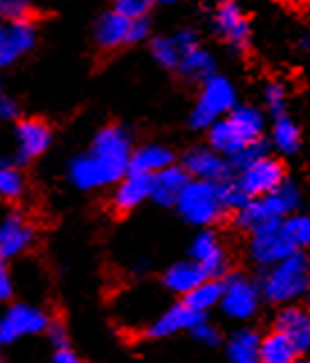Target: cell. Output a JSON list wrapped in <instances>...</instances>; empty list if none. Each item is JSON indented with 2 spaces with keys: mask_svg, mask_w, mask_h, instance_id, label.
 Here are the masks:
<instances>
[{
  "mask_svg": "<svg viewBox=\"0 0 310 363\" xmlns=\"http://www.w3.org/2000/svg\"><path fill=\"white\" fill-rule=\"evenodd\" d=\"M130 133L110 123L96 130L85 153H78L67 164V179L80 192H91L117 185L130 172L132 158Z\"/></svg>",
  "mask_w": 310,
  "mask_h": 363,
  "instance_id": "1",
  "label": "cell"
},
{
  "mask_svg": "<svg viewBox=\"0 0 310 363\" xmlns=\"http://www.w3.org/2000/svg\"><path fill=\"white\" fill-rule=\"evenodd\" d=\"M265 119L263 115L251 106H235L229 115L217 119L208 128L210 147L231 158L246 144L256 140H263Z\"/></svg>",
  "mask_w": 310,
  "mask_h": 363,
  "instance_id": "2",
  "label": "cell"
},
{
  "mask_svg": "<svg viewBox=\"0 0 310 363\" xmlns=\"http://www.w3.org/2000/svg\"><path fill=\"white\" fill-rule=\"evenodd\" d=\"M263 297L276 304H292L310 293V261L302 252H294L283 261L267 267L263 277Z\"/></svg>",
  "mask_w": 310,
  "mask_h": 363,
  "instance_id": "3",
  "label": "cell"
},
{
  "mask_svg": "<svg viewBox=\"0 0 310 363\" xmlns=\"http://www.w3.org/2000/svg\"><path fill=\"white\" fill-rule=\"evenodd\" d=\"M299 206V192L294 185L283 183L276 190L251 196L240 211H235V224L244 231H256L265 224L272 222H283L287 215Z\"/></svg>",
  "mask_w": 310,
  "mask_h": 363,
  "instance_id": "4",
  "label": "cell"
},
{
  "mask_svg": "<svg viewBox=\"0 0 310 363\" xmlns=\"http://www.w3.org/2000/svg\"><path fill=\"white\" fill-rule=\"evenodd\" d=\"M176 208H178L180 217L188 224H194V226L214 224L226 213L219 181L192 179L188 183V188L183 190Z\"/></svg>",
  "mask_w": 310,
  "mask_h": 363,
  "instance_id": "5",
  "label": "cell"
},
{
  "mask_svg": "<svg viewBox=\"0 0 310 363\" xmlns=\"http://www.w3.org/2000/svg\"><path fill=\"white\" fill-rule=\"evenodd\" d=\"M235 87L231 85L229 78L212 74L210 78L203 80L199 99H196L192 115H190V123L199 130H208L217 119L226 117L229 112L235 108Z\"/></svg>",
  "mask_w": 310,
  "mask_h": 363,
  "instance_id": "6",
  "label": "cell"
},
{
  "mask_svg": "<svg viewBox=\"0 0 310 363\" xmlns=\"http://www.w3.org/2000/svg\"><path fill=\"white\" fill-rule=\"evenodd\" d=\"M50 325V315L41 306L16 302L5 308L0 315V347L14 345L18 340L46 334Z\"/></svg>",
  "mask_w": 310,
  "mask_h": 363,
  "instance_id": "7",
  "label": "cell"
},
{
  "mask_svg": "<svg viewBox=\"0 0 310 363\" xmlns=\"http://www.w3.org/2000/svg\"><path fill=\"white\" fill-rule=\"evenodd\" d=\"M283 222H272V224H265L260 229L251 231L249 252L256 263L270 267L278 261H283V258H287L290 254H294L299 249L297 242L292 240V235L287 233Z\"/></svg>",
  "mask_w": 310,
  "mask_h": 363,
  "instance_id": "8",
  "label": "cell"
},
{
  "mask_svg": "<svg viewBox=\"0 0 310 363\" xmlns=\"http://www.w3.org/2000/svg\"><path fill=\"white\" fill-rule=\"evenodd\" d=\"M37 46V28L33 18L3 21L0 23V69L12 67Z\"/></svg>",
  "mask_w": 310,
  "mask_h": 363,
  "instance_id": "9",
  "label": "cell"
},
{
  "mask_svg": "<svg viewBox=\"0 0 310 363\" xmlns=\"http://www.w3.org/2000/svg\"><path fill=\"white\" fill-rule=\"evenodd\" d=\"M212 23H214L217 35H219L231 48L244 50L249 46L251 28L246 16L242 14L240 5H237V0H214Z\"/></svg>",
  "mask_w": 310,
  "mask_h": 363,
  "instance_id": "10",
  "label": "cell"
},
{
  "mask_svg": "<svg viewBox=\"0 0 310 363\" xmlns=\"http://www.w3.org/2000/svg\"><path fill=\"white\" fill-rule=\"evenodd\" d=\"M14 140H16L14 160L18 164H28L41 158L50 149V144H53V130L41 119H18L14 126Z\"/></svg>",
  "mask_w": 310,
  "mask_h": 363,
  "instance_id": "11",
  "label": "cell"
},
{
  "mask_svg": "<svg viewBox=\"0 0 310 363\" xmlns=\"http://www.w3.org/2000/svg\"><path fill=\"white\" fill-rule=\"evenodd\" d=\"M260 293L256 284L242 274H233L224 281V293H222V311L224 315L233 320H246L258 311V302H260Z\"/></svg>",
  "mask_w": 310,
  "mask_h": 363,
  "instance_id": "12",
  "label": "cell"
},
{
  "mask_svg": "<svg viewBox=\"0 0 310 363\" xmlns=\"http://www.w3.org/2000/svg\"><path fill=\"white\" fill-rule=\"evenodd\" d=\"M35 242L37 231L23 213L14 211L0 220V258L12 261V258L23 256L35 247Z\"/></svg>",
  "mask_w": 310,
  "mask_h": 363,
  "instance_id": "13",
  "label": "cell"
},
{
  "mask_svg": "<svg viewBox=\"0 0 310 363\" xmlns=\"http://www.w3.org/2000/svg\"><path fill=\"white\" fill-rule=\"evenodd\" d=\"M240 185L242 190L251 196H260L276 190L278 185L285 183V172H283V164L270 158V155H263L258 158L256 162L246 164L244 169H240Z\"/></svg>",
  "mask_w": 310,
  "mask_h": 363,
  "instance_id": "14",
  "label": "cell"
},
{
  "mask_svg": "<svg viewBox=\"0 0 310 363\" xmlns=\"http://www.w3.org/2000/svg\"><path fill=\"white\" fill-rule=\"evenodd\" d=\"M132 26L135 18L119 14L117 9L101 14L94 23V44L101 50H117L123 46H135L132 41Z\"/></svg>",
  "mask_w": 310,
  "mask_h": 363,
  "instance_id": "15",
  "label": "cell"
},
{
  "mask_svg": "<svg viewBox=\"0 0 310 363\" xmlns=\"http://www.w3.org/2000/svg\"><path fill=\"white\" fill-rule=\"evenodd\" d=\"M183 167L190 172L192 179H203V181H224L231 176V162L226 160V155L217 149H203L196 147L185 153Z\"/></svg>",
  "mask_w": 310,
  "mask_h": 363,
  "instance_id": "16",
  "label": "cell"
},
{
  "mask_svg": "<svg viewBox=\"0 0 310 363\" xmlns=\"http://www.w3.org/2000/svg\"><path fill=\"white\" fill-rule=\"evenodd\" d=\"M151 188H153V176L128 172L115 185V192H112V208L119 213H130L139 208L144 201L151 199Z\"/></svg>",
  "mask_w": 310,
  "mask_h": 363,
  "instance_id": "17",
  "label": "cell"
},
{
  "mask_svg": "<svg viewBox=\"0 0 310 363\" xmlns=\"http://www.w3.org/2000/svg\"><path fill=\"white\" fill-rule=\"evenodd\" d=\"M203 318H205L203 313L194 311L183 299L180 304H173L171 308H167L158 320H155V323L147 329V336L149 338H167V336L178 334V331H192Z\"/></svg>",
  "mask_w": 310,
  "mask_h": 363,
  "instance_id": "18",
  "label": "cell"
},
{
  "mask_svg": "<svg viewBox=\"0 0 310 363\" xmlns=\"http://www.w3.org/2000/svg\"><path fill=\"white\" fill-rule=\"evenodd\" d=\"M192 181L190 172L185 167H178V164H169L167 169H162L158 174H153V188H151V199L169 208V206H176L180 199L183 190L188 188V183Z\"/></svg>",
  "mask_w": 310,
  "mask_h": 363,
  "instance_id": "19",
  "label": "cell"
},
{
  "mask_svg": "<svg viewBox=\"0 0 310 363\" xmlns=\"http://www.w3.org/2000/svg\"><path fill=\"white\" fill-rule=\"evenodd\" d=\"M276 329L297 345L299 354H308L310 352V311L302 306H287L281 311L276 320Z\"/></svg>",
  "mask_w": 310,
  "mask_h": 363,
  "instance_id": "20",
  "label": "cell"
},
{
  "mask_svg": "<svg viewBox=\"0 0 310 363\" xmlns=\"http://www.w3.org/2000/svg\"><path fill=\"white\" fill-rule=\"evenodd\" d=\"M205 279H210V274L205 272V267L196 261V258H192V261H180L171 265L167 272H164L162 284L167 290H171V293L185 297L199 284H203Z\"/></svg>",
  "mask_w": 310,
  "mask_h": 363,
  "instance_id": "21",
  "label": "cell"
},
{
  "mask_svg": "<svg viewBox=\"0 0 310 363\" xmlns=\"http://www.w3.org/2000/svg\"><path fill=\"white\" fill-rule=\"evenodd\" d=\"M192 258H196L212 279H219L226 272L224 247L212 231H201L192 242Z\"/></svg>",
  "mask_w": 310,
  "mask_h": 363,
  "instance_id": "22",
  "label": "cell"
},
{
  "mask_svg": "<svg viewBox=\"0 0 310 363\" xmlns=\"http://www.w3.org/2000/svg\"><path fill=\"white\" fill-rule=\"evenodd\" d=\"M173 164V151L162 147V144H142V147L132 149L130 158V172L139 174H158Z\"/></svg>",
  "mask_w": 310,
  "mask_h": 363,
  "instance_id": "23",
  "label": "cell"
},
{
  "mask_svg": "<svg viewBox=\"0 0 310 363\" xmlns=\"http://www.w3.org/2000/svg\"><path fill=\"white\" fill-rule=\"evenodd\" d=\"M260 343L263 340L258 338L256 331L237 329L226 343V354L233 363H256L260 361Z\"/></svg>",
  "mask_w": 310,
  "mask_h": 363,
  "instance_id": "24",
  "label": "cell"
},
{
  "mask_svg": "<svg viewBox=\"0 0 310 363\" xmlns=\"http://www.w3.org/2000/svg\"><path fill=\"white\" fill-rule=\"evenodd\" d=\"M299 357V350L283 331H272L260 343V361L265 363H292Z\"/></svg>",
  "mask_w": 310,
  "mask_h": 363,
  "instance_id": "25",
  "label": "cell"
},
{
  "mask_svg": "<svg viewBox=\"0 0 310 363\" xmlns=\"http://www.w3.org/2000/svg\"><path fill=\"white\" fill-rule=\"evenodd\" d=\"M176 71H180V74L190 80H205L214 74V57L205 48L194 46L183 53L180 65Z\"/></svg>",
  "mask_w": 310,
  "mask_h": 363,
  "instance_id": "26",
  "label": "cell"
},
{
  "mask_svg": "<svg viewBox=\"0 0 310 363\" xmlns=\"http://www.w3.org/2000/svg\"><path fill=\"white\" fill-rule=\"evenodd\" d=\"M25 194V176L14 160H0V199L14 203Z\"/></svg>",
  "mask_w": 310,
  "mask_h": 363,
  "instance_id": "27",
  "label": "cell"
},
{
  "mask_svg": "<svg viewBox=\"0 0 310 363\" xmlns=\"http://www.w3.org/2000/svg\"><path fill=\"white\" fill-rule=\"evenodd\" d=\"M222 293H224V281L210 277V279H205L203 284L196 286L192 293L185 295V302H188L194 311H199V313L205 315L210 308H214L222 302Z\"/></svg>",
  "mask_w": 310,
  "mask_h": 363,
  "instance_id": "28",
  "label": "cell"
},
{
  "mask_svg": "<svg viewBox=\"0 0 310 363\" xmlns=\"http://www.w3.org/2000/svg\"><path fill=\"white\" fill-rule=\"evenodd\" d=\"M272 140L274 147L281 153H294L302 144V133H299V126L285 115H278L274 121V130H272Z\"/></svg>",
  "mask_w": 310,
  "mask_h": 363,
  "instance_id": "29",
  "label": "cell"
},
{
  "mask_svg": "<svg viewBox=\"0 0 310 363\" xmlns=\"http://www.w3.org/2000/svg\"><path fill=\"white\" fill-rule=\"evenodd\" d=\"M151 55L164 69H178L180 57H183V48L178 44V39H176V35L155 37V39H151Z\"/></svg>",
  "mask_w": 310,
  "mask_h": 363,
  "instance_id": "30",
  "label": "cell"
},
{
  "mask_svg": "<svg viewBox=\"0 0 310 363\" xmlns=\"http://www.w3.org/2000/svg\"><path fill=\"white\" fill-rule=\"evenodd\" d=\"M219 188H222V199H224V206L226 211H240L242 206L249 201V194L242 190V185L237 179H224L219 181Z\"/></svg>",
  "mask_w": 310,
  "mask_h": 363,
  "instance_id": "31",
  "label": "cell"
},
{
  "mask_svg": "<svg viewBox=\"0 0 310 363\" xmlns=\"http://www.w3.org/2000/svg\"><path fill=\"white\" fill-rule=\"evenodd\" d=\"M287 233L292 235V240L297 242V247L302 249H310V215H294L287 217L283 222Z\"/></svg>",
  "mask_w": 310,
  "mask_h": 363,
  "instance_id": "32",
  "label": "cell"
},
{
  "mask_svg": "<svg viewBox=\"0 0 310 363\" xmlns=\"http://www.w3.org/2000/svg\"><path fill=\"white\" fill-rule=\"evenodd\" d=\"M158 0H112V9L128 18H147Z\"/></svg>",
  "mask_w": 310,
  "mask_h": 363,
  "instance_id": "33",
  "label": "cell"
},
{
  "mask_svg": "<svg viewBox=\"0 0 310 363\" xmlns=\"http://www.w3.org/2000/svg\"><path fill=\"white\" fill-rule=\"evenodd\" d=\"M33 16L30 0H0V21H23Z\"/></svg>",
  "mask_w": 310,
  "mask_h": 363,
  "instance_id": "34",
  "label": "cell"
},
{
  "mask_svg": "<svg viewBox=\"0 0 310 363\" xmlns=\"http://www.w3.org/2000/svg\"><path fill=\"white\" fill-rule=\"evenodd\" d=\"M263 155H267V144L263 140H256L251 144H246V147L240 149L235 155H231V164L237 169H244L246 164L256 162L258 158H263Z\"/></svg>",
  "mask_w": 310,
  "mask_h": 363,
  "instance_id": "35",
  "label": "cell"
},
{
  "mask_svg": "<svg viewBox=\"0 0 310 363\" xmlns=\"http://www.w3.org/2000/svg\"><path fill=\"white\" fill-rule=\"evenodd\" d=\"M265 103H267V110H270L274 117L285 115L287 89L281 85V82H270V85L265 87Z\"/></svg>",
  "mask_w": 310,
  "mask_h": 363,
  "instance_id": "36",
  "label": "cell"
},
{
  "mask_svg": "<svg viewBox=\"0 0 310 363\" xmlns=\"http://www.w3.org/2000/svg\"><path fill=\"white\" fill-rule=\"evenodd\" d=\"M46 336H48V343L53 350L59 347H69L71 345V338H69V331L67 327L59 323V320H50V325L46 329Z\"/></svg>",
  "mask_w": 310,
  "mask_h": 363,
  "instance_id": "37",
  "label": "cell"
},
{
  "mask_svg": "<svg viewBox=\"0 0 310 363\" xmlns=\"http://www.w3.org/2000/svg\"><path fill=\"white\" fill-rule=\"evenodd\" d=\"M14 297V277L7 258H0V302H9Z\"/></svg>",
  "mask_w": 310,
  "mask_h": 363,
  "instance_id": "38",
  "label": "cell"
},
{
  "mask_svg": "<svg viewBox=\"0 0 310 363\" xmlns=\"http://www.w3.org/2000/svg\"><path fill=\"white\" fill-rule=\"evenodd\" d=\"M192 336H194L196 340H201L203 345H210V347H214L217 343H219V334H217V329H214V327H210L208 323H205V318L192 329Z\"/></svg>",
  "mask_w": 310,
  "mask_h": 363,
  "instance_id": "39",
  "label": "cell"
},
{
  "mask_svg": "<svg viewBox=\"0 0 310 363\" xmlns=\"http://www.w3.org/2000/svg\"><path fill=\"white\" fill-rule=\"evenodd\" d=\"M21 108L14 99L9 96H0V121H18Z\"/></svg>",
  "mask_w": 310,
  "mask_h": 363,
  "instance_id": "40",
  "label": "cell"
},
{
  "mask_svg": "<svg viewBox=\"0 0 310 363\" xmlns=\"http://www.w3.org/2000/svg\"><path fill=\"white\" fill-rule=\"evenodd\" d=\"M53 361L55 363H78V354L74 352V347H59V350H53Z\"/></svg>",
  "mask_w": 310,
  "mask_h": 363,
  "instance_id": "41",
  "label": "cell"
},
{
  "mask_svg": "<svg viewBox=\"0 0 310 363\" xmlns=\"http://www.w3.org/2000/svg\"><path fill=\"white\" fill-rule=\"evenodd\" d=\"M302 46H304L306 50H310V35H306V37H304V41H302Z\"/></svg>",
  "mask_w": 310,
  "mask_h": 363,
  "instance_id": "42",
  "label": "cell"
},
{
  "mask_svg": "<svg viewBox=\"0 0 310 363\" xmlns=\"http://www.w3.org/2000/svg\"><path fill=\"white\" fill-rule=\"evenodd\" d=\"M162 5H176V3H183V0H158Z\"/></svg>",
  "mask_w": 310,
  "mask_h": 363,
  "instance_id": "43",
  "label": "cell"
},
{
  "mask_svg": "<svg viewBox=\"0 0 310 363\" xmlns=\"http://www.w3.org/2000/svg\"><path fill=\"white\" fill-rule=\"evenodd\" d=\"M0 96H3V89H0Z\"/></svg>",
  "mask_w": 310,
  "mask_h": 363,
  "instance_id": "44",
  "label": "cell"
},
{
  "mask_svg": "<svg viewBox=\"0 0 310 363\" xmlns=\"http://www.w3.org/2000/svg\"><path fill=\"white\" fill-rule=\"evenodd\" d=\"M0 361H3V357H0Z\"/></svg>",
  "mask_w": 310,
  "mask_h": 363,
  "instance_id": "45",
  "label": "cell"
}]
</instances>
